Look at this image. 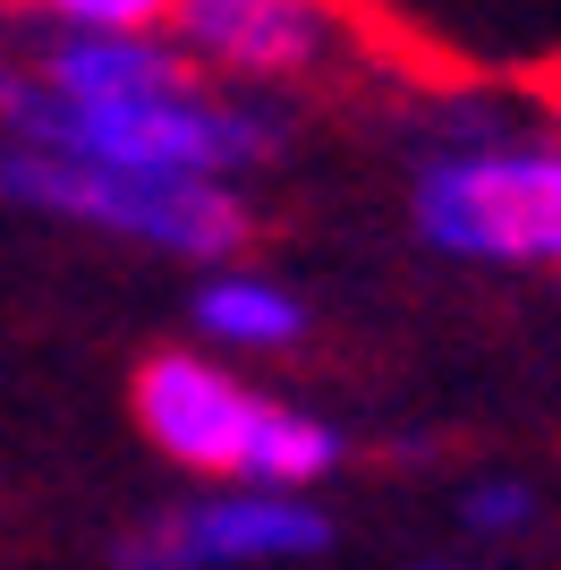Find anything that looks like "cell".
<instances>
[{
    "label": "cell",
    "instance_id": "obj_1",
    "mask_svg": "<svg viewBox=\"0 0 561 570\" xmlns=\"http://www.w3.org/2000/svg\"><path fill=\"white\" fill-rule=\"evenodd\" d=\"M0 137L69 154V163H111V170H205V179H230L238 163H264L280 145V119L256 111V102H222L205 86L69 102L35 69H0Z\"/></svg>",
    "mask_w": 561,
    "mask_h": 570
},
{
    "label": "cell",
    "instance_id": "obj_2",
    "mask_svg": "<svg viewBox=\"0 0 561 570\" xmlns=\"http://www.w3.org/2000/svg\"><path fill=\"white\" fill-rule=\"evenodd\" d=\"M128 417L170 469L230 476V485H315L341 469V434L289 401H264L230 366L196 350L145 357L128 383Z\"/></svg>",
    "mask_w": 561,
    "mask_h": 570
},
{
    "label": "cell",
    "instance_id": "obj_3",
    "mask_svg": "<svg viewBox=\"0 0 561 570\" xmlns=\"http://www.w3.org/2000/svg\"><path fill=\"white\" fill-rule=\"evenodd\" d=\"M0 196L26 214H60L86 230L163 247L179 264H230L247 247V205L230 196V179H205V170H111L9 137L0 145Z\"/></svg>",
    "mask_w": 561,
    "mask_h": 570
},
{
    "label": "cell",
    "instance_id": "obj_4",
    "mask_svg": "<svg viewBox=\"0 0 561 570\" xmlns=\"http://www.w3.org/2000/svg\"><path fill=\"white\" fill-rule=\"evenodd\" d=\"M425 247L468 264H561V154L544 145H460L417 179Z\"/></svg>",
    "mask_w": 561,
    "mask_h": 570
},
{
    "label": "cell",
    "instance_id": "obj_5",
    "mask_svg": "<svg viewBox=\"0 0 561 570\" xmlns=\"http://www.w3.org/2000/svg\"><path fill=\"white\" fill-rule=\"evenodd\" d=\"M332 546V520L298 485H247V494H205L179 511H154L119 537V570H256V562H306Z\"/></svg>",
    "mask_w": 561,
    "mask_h": 570
},
{
    "label": "cell",
    "instance_id": "obj_6",
    "mask_svg": "<svg viewBox=\"0 0 561 570\" xmlns=\"http://www.w3.org/2000/svg\"><path fill=\"white\" fill-rule=\"evenodd\" d=\"M170 26H179V51L196 69L280 86V77L315 69L332 51L341 9H332V0H179Z\"/></svg>",
    "mask_w": 561,
    "mask_h": 570
},
{
    "label": "cell",
    "instance_id": "obj_7",
    "mask_svg": "<svg viewBox=\"0 0 561 570\" xmlns=\"http://www.w3.org/2000/svg\"><path fill=\"white\" fill-rule=\"evenodd\" d=\"M51 95L69 102H111V95H154V86H196V60L179 43H163L154 26L145 35H102V26H60V43L35 69Z\"/></svg>",
    "mask_w": 561,
    "mask_h": 570
},
{
    "label": "cell",
    "instance_id": "obj_8",
    "mask_svg": "<svg viewBox=\"0 0 561 570\" xmlns=\"http://www.w3.org/2000/svg\"><path fill=\"white\" fill-rule=\"evenodd\" d=\"M196 333L213 341V350H298L306 341V307L289 298L280 282H264V273H230V264H213V282L196 289Z\"/></svg>",
    "mask_w": 561,
    "mask_h": 570
},
{
    "label": "cell",
    "instance_id": "obj_9",
    "mask_svg": "<svg viewBox=\"0 0 561 570\" xmlns=\"http://www.w3.org/2000/svg\"><path fill=\"white\" fill-rule=\"evenodd\" d=\"M60 26H102V35H145V26H170L179 0H35Z\"/></svg>",
    "mask_w": 561,
    "mask_h": 570
},
{
    "label": "cell",
    "instance_id": "obj_10",
    "mask_svg": "<svg viewBox=\"0 0 561 570\" xmlns=\"http://www.w3.org/2000/svg\"><path fill=\"white\" fill-rule=\"evenodd\" d=\"M537 520V494L511 485V476H485L476 494H468V528H485V537H511V528Z\"/></svg>",
    "mask_w": 561,
    "mask_h": 570
}]
</instances>
